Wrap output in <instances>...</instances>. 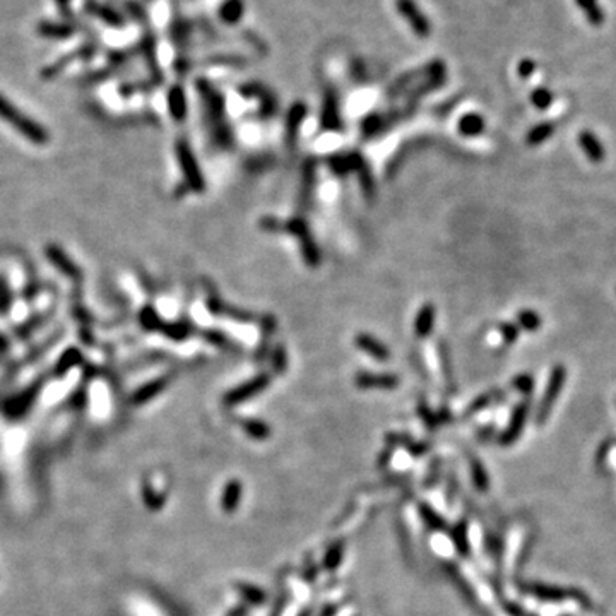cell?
<instances>
[{
    "mask_svg": "<svg viewBox=\"0 0 616 616\" xmlns=\"http://www.w3.org/2000/svg\"><path fill=\"white\" fill-rule=\"evenodd\" d=\"M531 592L534 594L538 599L543 601H549V603H558V601H563L565 597L570 596L567 589H561V588H553V586H543V584H534L531 588Z\"/></svg>",
    "mask_w": 616,
    "mask_h": 616,
    "instance_id": "30bf717a",
    "label": "cell"
},
{
    "mask_svg": "<svg viewBox=\"0 0 616 616\" xmlns=\"http://www.w3.org/2000/svg\"><path fill=\"white\" fill-rule=\"evenodd\" d=\"M86 9L87 12L93 14V16L100 17L103 23L110 24L113 28H122L123 26V17L122 14L116 12L115 9H112L110 6H105V3L96 2V0H89L86 3Z\"/></svg>",
    "mask_w": 616,
    "mask_h": 616,
    "instance_id": "8992f818",
    "label": "cell"
},
{
    "mask_svg": "<svg viewBox=\"0 0 616 616\" xmlns=\"http://www.w3.org/2000/svg\"><path fill=\"white\" fill-rule=\"evenodd\" d=\"M459 129L464 136H477L484 130V120L481 115H476V113H469V115L462 116L461 123H459Z\"/></svg>",
    "mask_w": 616,
    "mask_h": 616,
    "instance_id": "4fadbf2b",
    "label": "cell"
},
{
    "mask_svg": "<svg viewBox=\"0 0 616 616\" xmlns=\"http://www.w3.org/2000/svg\"><path fill=\"white\" fill-rule=\"evenodd\" d=\"M0 116H2L3 120H7L10 125L16 127L21 134H24V136L28 137V139L38 142V144L46 141L45 130H43L42 127L36 125L31 118L24 116L16 107H12L2 94H0Z\"/></svg>",
    "mask_w": 616,
    "mask_h": 616,
    "instance_id": "7a4b0ae2",
    "label": "cell"
},
{
    "mask_svg": "<svg viewBox=\"0 0 616 616\" xmlns=\"http://www.w3.org/2000/svg\"><path fill=\"white\" fill-rule=\"evenodd\" d=\"M555 129H556V127H555V123H553V122H541V123H538V125L532 127L529 132H527L526 142L529 146L543 144V142L548 141L549 137H552L553 134H555Z\"/></svg>",
    "mask_w": 616,
    "mask_h": 616,
    "instance_id": "8fae6325",
    "label": "cell"
},
{
    "mask_svg": "<svg viewBox=\"0 0 616 616\" xmlns=\"http://www.w3.org/2000/svg\"><path fill=\"white\" fill-rule=\"evenodd\" d=\"M529 407H531L529 399L522 401V403L516 407L512 418H510L509 428H507L504 435H502V443L510 446V443H513L517 439H519L520 433L524 432V426H526L527 414H529Z\"/></svg>",
    "mask_w": 616,
    "mask_h": 616,
    "instance_id": "277c9868",
    "label": "cell"
},
{
    "mask_svg": "<svg viewBox=\"0 0 616 616\" xmlns=\"http://www.w3.org/2000/svg\"><path fill=\"white\" fill-rule=\"evenodd\" d=\"M553 100H555V96H553L552 91L546 89V87H538V89H534L531 93V103L534 105L538 110H548V108L552 107Z\"/></svg>",
    "mask_w": 616,
    "mask_h": 616,
    "instance_id": "5bb4252c",
    "label": "cell"
},
{
    "mask_svg": "<svg viewBox=\"0 0 616 616\" xmlns=\"http://www.w3.org/2000/svg\"><path fill=\"white\" fill-rule=\"evenodd\" d=\"M500 333L507 344H513L520 336V329L517 326H513V324H502Z\"/></svg>",
    "mask_w": 616,
    "mask_h": 616,
    "instance_id": "e0dca14e",
    "label": "cell"
},
{
    "mask_svg": "<svg viewBox=\"0 0 616 616\" xmlns=\"http://www.w3.org/2000/svg\"><path fill=\"white\" fill-rule=\"evenodd\" d=\"M168 103L171 112H173V115L177 116V118H182V116L185 115V94L184 91H182V87L177 86L170 91Z\"/></svg>",
    "mask_w": 616,
    "mask_h": 616,
    "instance_id": "9a60e30c",
    "label": "cell"
},
{
    "mask_svg": "<svg viewBox=\"0 0 616 616\" xmlns=\"http://www.w3.org/2000/svg\"><path fill=\"white\" fill-rule=\"evenodd\" d=\"M38 33L45 38L65 39L76 33V26L72 23H55V21H43L38 24Z\"/></svg>",
    "mask_w": 616,
    "mask_h": 616,
    "instance_id": "ba28073f",
    "label": "cell"
},
{
    "mask_svg": "<svg viewBox=\"0 0 616 616\" xmlns=\"http://www.w3.org/2000/svg\"><path fill=\"white\" fill-rule=\"evenodd\" d=\"M396 9L401 14L404 21L410 24V28L413 29L414 35H418L420 38H426L432 33V24H430L428 17L423 14V10L418 7V3L414 0H396Z\"/></svg>",
    "mask_w": 616,
    "mask_h": 616,
    "instance_id": "3957f363",
    "label": "cell"
},
{
    "mask_svg": "<svg viewBox=\"0 0 616 616\" xmlns=\"http://www.w3.org/2000/svg\"><path fill=\"white\" fill-rule=\"evenodd\" d=\"M245 12V2L243 0H225L218 9V16L228 26H235L242 21Z\"/></svg>",
    "mask_w": 616,
    "mask_h": 616,
    "instance_id": "52a82bcc",
    "label": "cell"
},
{
    "mask_svg": "<svg viewBox=\"0 0 616 616\" xmlns=\"http://www.w3.org/2000/svg\"><path fill=\"white\" fill-rule=\"evenodd\" d=\"M565 382H567V368L563 364H556L553 367L552 373H549L548 384H546L545 392H543L541 401H539L538 411H536V423L539 426L545 425V421L548 420L549 414H552L553 406L558 401V396L563 391Z\"/></svg>",
    "mask_w": 616,
    "mask_h": 616,
    "instance_id": "6da1fadb",
    "label": "cell"
},
{
    "mask_svg": "<svg viewBox=\"0 0 616 616\" xmlns=\"http://www.w3.org/2000/svg\"><path fill=\"white\" fill-rule=\"evenodd\" d=\"M517 324H519L520 329L526 331V333H538V331L541 329L543 320L541 317H539V313L534 312V310H520V312L517 313Z\"/></svg>",
    "mask_w": 616,
    "mask_h": 616,
    "instance_id": "7c38bea8",
    "label": "cell"
},
{
    "mask_svg": "<svg viewBox=\"0 0 616 616\" xmlns=\"http://www.w3.org/2000/svg\"><path fill=\"white\" fill-rule=\"evenodd\" d=\"M579 144H581L582 151L588 156L592 163H601L606 158V149L604 144L596 137V134L590 132V130H584L579 136Z\"/></svg>",
    "mask_w": 616,
    "mask_h": 616,
    "instance_id": "5b68a950",
    "label": "cell"
},
{
    "mask_svg": "<svg viewBox=\"0 0 616 616\" xmlns=\"http://www.w3.org/2000/svg\"><path fill=\"white\" fill-rule=\"evenodd\" d=\"M513 387H516L517 391L526 394V396H529L532 389H534V378H532L529 373L519 375V377H516V380H513Z\"/></svg>",
    "mask_w": 616,
    "mask_h": 616,
    "instance_id": "2e32d148",
    "label": "cell"
},
{
    "mask_svg": "<svg viewBox=\"0 0 616 616\" xmlns=\"http://www.w3.org/2000/svg\"><path fill=\"white\" fill-rule=\"evenodd\" d=\"M575 3H577L579 9L584 12L586 19H588L592 26H601V24L604 23V19H606V16H604V9L599 6L597 0H575Z\"/></svg>",
    "mask_w": 616,
    "mask_h": 616,
    "instance_id": "9c48e42d",
    "label": "cell"
},
{
    "mask_svg": "<svg viewBox=\"0 0 616 616\" xmlns=\"http://www.w3.org/2000/svg\"><path fill=\"white\" fill-rule=\"evenodd\" d=\"M430 324H432V310L425 308L423 310L421 317H420V324H418V331L421 334H428L430 331Z\"/></svg>",
    "mask_w": 616,
    "mask_h": 616,
    "instance_id": "d6986e66",
    "label": "cell"
},
{
    "mask_svg": "<svg viewBox=\"0 0 616 616\" xmlns=\"http://www.w3.org/2000/svg\"><path fill=\"white\" fill-rule=\"evenodd\" d=\"M534 71H536V62L531 60V58H524V60H520L519 65H517V74L524 79H527L529 76L534 74Z\"/></svg>",
    "mask_w": 616,
    "mask_h": 616,
    "instance_id": "ac0fdd59",
    "label": "cell"
}]
</instances>
